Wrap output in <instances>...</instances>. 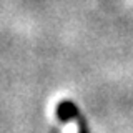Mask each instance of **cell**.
Returning a JSON list of instances; mask_svg holds the SVG:
<instances>
[{
  "mask_svg": "<svg viewBox=\"0 0 133 133\" xmlns=\"http://www.w3.org/2000/svg\"><path fill=\"white\" fill-rule=\"evenodd\" d=\"M63 133H78V125L75 123V122H70L63 128Z\"/></svg>",
  "mask_w": 133,
  "mask_h": 133,
  "instance_id": "cell-1",
  "label": "cell"
}]
</instances>
